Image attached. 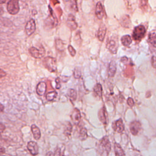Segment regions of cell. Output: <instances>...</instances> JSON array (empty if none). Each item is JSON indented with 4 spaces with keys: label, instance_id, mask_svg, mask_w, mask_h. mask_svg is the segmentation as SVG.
I'll return each mask as SVG.
<instances>
[{
    "label": "cell",
    "instance_id": "cell-42",
    "mask_svg": "<svg viewBox=\"0 0 156 156\" xmlns=\"http://www.w3.org/2000/svg\"></svg>",
    "mask_w": 156,
    "mask_h": 156
},
{
    "label": "cell",
    "instance_id": "cell-9",
    "mask_svg": "<svg viewBox=\"0 0 156 156\" xmlns=\"http://www.w3.org/2000/svg\"><path fill=\"white\" fill-rule=\"evenodd\" d=\"M141 129V125L140 121H134L130 124V130L133 135H136Z\"/></svg>",
    "mask_w": 156,
    "mask_h": 156
},
{
    "label": "cell",
    "instance_id": "cell-41",
    "mask_svg": "<svg viewBox=\"0 0 156 156\" xmlns=\"http://www.w3.org/2000/svg\"><path fill=\"white\" fill-rule=\"evenodd\" d=\"M63 1H68V0H63Z\"/></svg>",
    "mask_w": 156,
    "mask_h": 156
},
{
    "label": "cell",
    "instance_id": "cell-29",
    "mask_svg": "<svg viewBox=\"0 0 156 156\" xmlns=\"http://www.w3.org/2000/svg\"><path fill=\"white\" fill-rule=\"evenodd\" d=\"M73 75L74 77L76 79H79L81 77V69L79 67H76L74 68V72H73Z\"/></svg>",
    "mask_w": 156,
    "mask_h": 156
},
{
    "label": "cell",
    "instance_id": "cell-26",
    "mask_svg": "<svg viewBox=\"0 0 156 156\" xmlns=\"http://www.w3.org/2000/svg\"><path fill=\"white\" fill-rule=\"evenodd\" d=\"M68 95L71 101H74L77 98V93L74 89H69L68 91Z\"/></svg>",
    "mask_w": 156,
    "mask_h": 156
},
{
    "label": "cell",
    "instance_id": "cell-24",
    "mask_svg": "<svg viewBox=\"0 0 156 156\" xmlns=\"http://www.w3.org/2000/svg\"><path fill=\"white\" fill-rule=\"evenodd\" d=\"M55 47L59 51H63L65 49V44L60 39L55 40Z\"/></svg>",
    "mask_w": 156,
    "mask_h": 156
},
{
    "label": "cell",
    "instance_id": "cell-28",
    "mask_svg": "<svg viewBox=\"0 0 156 156\" xmlns=\"http://www.w3.org/2000/svg\"><path fill=\"white\" fill-rule=\"evenodd\" d=\"M87 130L85 128H82L79 132V138L81 140H84L87 138Z\"/></svg>",
    "mask_w": 156,
    "mask_h": 156
},
{
    "label": "cell",
    "instance_id": "cell-30",
    "mask_svg": "<svg viewBox=\"0 0 156 156\" xmlns=\"http://www.w3.org/2000/svg\"><path fill=\"white\" fill-rule=\"evenodd\" d=\"M69 1H70V7H71V9L74 12H77L78 11V8H77V0H70Z\"/></svg>",
    "mask_w": 156,
    "mask_h": 156
},
{
    "label": "cell",
    "instance_id": "cell-38",
    "mask_svg": "<svg viewBox=\"0 0 156 156\" xmlns=\"http://www.w3.org/2000/svg\"><path fill=\"white\" fill-rule=\"evenodd\" d=\"M4 105H3L2 104L0 103V113L4 111Z\"/></svg>",
    "mask_w": 156,
    "mask_h": 156
},
{
    "label": "cell",
    "instance_id": "cell-6",
    "mask_svg": "<svg viewBox=\"0 0 156 156\" xmlns=\"http://www.w3.org/2000/svg\"><path fill=\"white\" fill-rule=\"evenodd\" d=\"M36 29V24L34 19H30L27 21L25 26V32L27 36H30L34 33Z\"/></svg>",
    "mask_w": 156,
    "mask_h": 156
},
{
    "label": "cell",
    "instance_id": "cell-7",
    "mask_svg": "<svg viewBox=\"0 0 156 156\" xmlns=\"http://www.w3.org/2000/svg\"><path fill=\"white\" fill-rule=\"evenodd\" d=\"M99 119L101 122L104 125L106 126L108 124V115L107 112V110L105 107L104 106L102 107L99 111L98 113Z\"/></svg>",
    "mask_w": 156,
    "mask_h": 156
},
{
    "label": "cell",
    "instance_id": "cell-3",
    "mask_svg": "<svg viewBox=\"0 0 156 156\" xmlns=\"http://www.w3.org/2000/svg\"><path fill=\"white\" fill-rule=\"evenodd\" d=\"M7 10L11 15H16L20 11L19 0H9L7 4Z\"/></svg>",
    "mask_w": 156,
    "mask_h": 156
},
{
    "label": "cell",
    "instance_id": "cell-37",
    "mask_svg": "<svg viewBox=\"0 0 156 156\" xmlns=\"http://www.w3.org/2000/svg\"><path fill=\"white\" fill-rule=\"evenodd\" d=\"M5 149L1 146H0V155L4 154L5 153Z\"/></svg>",
    "mask_w": 156,
    "mask_h": 156
},
{
    "label": "cell",
    "instance_id": "cell-40",
    "mask_svg": "<svg viewBox=\"0 0 156 156\" xmlns=\"http://www.w3.org/2000/svg\"><path fill=\"white\" fill-rule=\"evenodd\" d=\"M7 0H0V4H4L6 2Z\"/></svg>",
    "mask_w": 156,
    "mask_h": 156
},
{
    "label": "cell",
    "instance_id": "cell-5",
    "mask_svg": "<svg viewBox=\"0 0 156 156\" xmlns=\"http://www.w3.org/2000/svg\"><path fill=\"white\" fill-rule=\"evenodd\" d=\"M118 48V43L117 37L113 36L112 37L107 43V48L108 51L113 54H116Z\"/></svg>",
    "mask_w": 156,
    "mask_h": 156
},
{
    "label": "cell",
    "instance_id": "cell-19",
    "mask_svg": "<svg viewBox=\"0 0 156 156\" xmlns=\"http://www.w3.org/2000/svg\"><path fill=\"white\" fill-rule=\"evenodd\" d=\"M120 24H121L122 26L129 28L130 27L131 25V21L130 20V17L128 15H124L123 16L121 20H120Z\"/></svg>",
    "mask_w": 156,
    "mask_h": 156
},
{
    "label": "cell",
    "instance_id": "cell-25",
    "mask_svg": "<svg viewBox=\"0 0 156 156\" xmlns=\"http://www.w3.org/2000/svg\"><path fill=\"white\" fill-rule=\"evenodd\" d=\"M57 96V93L55 91L49 92L46 95V99L48 101H53Z\"/></svg>",
    "mask_w": 156,
    "mask_h": 156
},
{
    "label": "cell",
    "instance_id": "cell-18",
    "mask_svg": "<svg viewBox=\"0 0 156 156\" xmlns=\"http://www.w3.org/2000/svg\"><path fill=\"white\" fill-rule=\"evenodd\" d=\"M31 131L32 132V134L34 135V138L36 140H38L41 138L40 130L35 124H32L31 126Z\"/></svg>",
    "mask_w": 156,
    "mask_h": 156
},
{
    "label": "cell",
    "instance_id": "cell-12",
    "mask_svg": "<svg viewBox=\"0 0 156 156\" xmlns=\"http://www.w3.org/2000/svg\"><path fill=\"white\" fill-rule=\"evenodd\" d=\"M66 25L72 30L76 29L77 27V24L76 21L75 17L73 14H69L68 15L66 20Z\"/></svg>",
    "mask_w": 156,
    "mask_h": 156
},
{
    "label": "cell",
    "instance_id": "cell-16",
    "mask_svg": "<svg viewBox=\"0 0 156 156\" xmlns=\"http://www.w3.org/2000/svg\"><path fill=\"white\" fill-rule=\"evenodd\" d=\"M46 91V84L44 82H40L38 83L37 88H36V91L37 93L40 96H43L44 94Z\"/></svg>",
    "mask_w": 156,
    "mask_h": 156
},
{
    "label": "cell",
    "instance_id": "cell-2",
    "mask_svg": "<svg viewBox=\"0 0 156 156\" xmlns=\"http://www.w3.org/2000/svg\"><path fill=\"white\" fill-rule=\"evenodd\" d=\"M44 66L50 72H55L57 69V60L52 57H46L43 60Z\"/></svg>",
    "mask_w": 156,
    "mask_h": 156
},
{
    "label": "cell",
    "instance_id": "cell-11",
    "mask_svg": "<svg viewBox=\"0 0 156 156\" xmlns=\"http://www.w3.org/2000/svg\"><path fill=\"white\" fill-rule=\"evenodd\" d=\"M95 14L99 20H102L105 15L103 5L101 2H97L95 7Z\"/></svg>",
    "mask_w": 156,
    "mask_h": 156
},
{
    "label": "cell",
    "instance_id": "cell-36",
    "mask_svg": "<svg viewBox=\"0 0 156 156\" xmlns=\"http://www.w3.org/2000/svg\"><path fill=\"white\" fill-rule=\"evenodd\" d=\"M5 129V126L1 122H0V133H2Z\"/></svg>",
    "mask_w": 156,
    "mask_h": 156
},
{
    "label": "cell",
    "instance_id": "cell-20",
    "mask_svg": "<svg viewBox=\"0 0 156 156\" xmlns=\"http://www.w3.org/2000/svg\"><path fill=\"white\" fill-rule=\"evenodd\" d=\"M121 41L124 46L129 47L132 42V38L130 35H124L121 37Z\"/></svg>",
    "mask_w": 156,
    "mask_h": 156
},
{
    "label": "cell",
    "instance_id": "cell-39",
    "mask_svg": "<svg viewBox=\"0 0 156 156\" xmlns=\"http://www.w3.org/2000/svg\"><path fill=\"white\" fill-rule=\"evenodd\" d=\"M3 13H4V10H3V9L2 7H0V16L1 15H2Z\"/></svg>",
    "mask_w": 156,
    "mask_h": 156
},
{
    "label": "cell",
    "instance_id": "cell-15",
    "mask_svg": "<svg viewBox=\"0 0 156 156\" xmlns=\"http://www.w3.org/2000/svg\"><path fill=\"white\" fill-rule=\"evenodd\" d=\"M106 31H107L106 26L104 24H102L100 26V27L98 29V34H97V37L99 41H102L104 40L105 36Z\"/></svg>",
    "mask_w": 156,
    "mask_h": 156
},
{
    "label": "cell",
    "instance_id": "cell-31",
    "mask_svg": "<svg viewBox=\"0 0 156 156\" xmlns=\"http://www.w3.org/2000/svg\"><path fill=\"white\" fill-rule=\"evenodd\" d=\"M68 50L71 56H74L76 54V51L74 49V48L71 45H69L68 47Z\"/></svg>",
    "mask_w": 156,
    "mask_h": 156
},
{
    "label": "cell",
    "instance_id": "cell-13",
    "mask_svg": "<svg viewBox=\"0 0 156 156\" xmlns=\"http://www.w3.org/2000/svg\"><path fill=\"white\" fill-rule=\"evenodd\" d=\"M29 52L32 57L35 58H40L44 54V51H41L35 47L32 46L29 49Z\"/></svg>",
    "mask_w": 156,
    "mask_h": 156
},
{
    "label": "cell",
    "instance_id": "cell-17",
    "mask_svg": "<svg viewBox=\"0 0 156 156\" xmlns=\"http://www.w3.org/2000/svg\"><path fill=\"white\" fill-rule=\"evenodd\" d=\"M116 71V62L112 60L110 62L108 69V74L110 77H113Z\"/></svg>",
    "mask_w": 156,
    "mask_h": 156
},
{
    "label": "cell",
    "instance_id": "cell-10",
    "mask_svg": "<svg viewBox=\"0 0 156 156\" xmlns=\"http://www.w3.org/2000/svg\"><path fill=\"white\" fill-rule=\"evenodd\" d=\"M112 127L115 132L118 133H122L124 130V125L122 120L121 119H119L114 121L112 124Z\"/></svg>",
    "mask_w": 156,
    "mask_h": 156
},
{
    "label": "cell",
    "instance_id": "cell-8",
    "mask_svg": "<svg viewBox=\"0 0 156 156\" xmlns=\"http://www.w3.org/2000/svg\"><path fill=\"white\" fill-rule=\"evenodd\" d=\"M27 147L31 155H37L38 154V146L37 143L33 141H30L28 142L27 144Z\"/></svg>",
    "mask_w": 156,
    "mask_h": 156
},
{
    "label": "cell",
    "instance_id": "cell-4",
    "mask_svg": "<svg viewBox=\"0 0 156 156\" xmlns=\"http://www.w3.org/2000/svg\"><path fill=\"white\" fill-rule=\"evenodd\" d=\"M146 30L143 25H139L136 26L132 33V37L135 40H141L146 34Z\"/></svg>",
    "mask_w": 156,
    "mask_h": 156
},
{
    "label": "cell",
    "instance_id": "cell-34",
    "mask_svg": "<svg viewBox=\"0 0 156 156\" xmlns=\"http://www.w3.org/2000/svg\"><path fill=\"white\" fill-rule=\"evenodd\" d=\"M6 74H7L6 72L4 71L3 69L0 68V79H1L2 77H4L6 76Z\"/></svg>",
    "mask_w": 156,
    "mask_h": 156
},
{
    "label": "cell",
    "instance_id": "cell-14",
    "mask_svg": "<svg viewBox=\"0 0 156 156\" xmlns=\"http://www.w3.org/2000/svg\"><path fill=\"white\" fill-rule=\"evenodd\" d=\"M71 118L73 122L76 125H77L80 122V119H81V115H80V111L77 108H74L73 110L71 115Z\"/></svg>",
    "mask_w": 156,
    "mask_h": 156
},
{
    "label": "cell",
    "instance_id": "cell-1",
    "mask_svg": "<svg viewBox=\"0 0 156 156\" xmlns=\"http://www.w3.org/2000/svg\"><path fill=\"white\" fill-rule=\"evenodd\" d=\"M99 149L100 151V154L108 155L109 152L111 150V144L107 136L103 137L99 141Z\"/></svg>",
    "mask_w": 156,
    "mask_h": 156
},
{
    "label": "cell",
    "instance_id": "cell-22",
    "mask_svg": "<svg viewBox=\"0 0 156 156\" xmlns=\"http://www.w3.org/2000/svg\"><path fill=\"white\" fill-rule=\"evenodd\" d=\"M93 91L96 96L99 98H102V87L100 83H97L93 89Z\"/></svg>",
    "mask_w": 156,
    "mask_h": 156
},
{
    "label": "cell",
    "instance_id": "cell-33",
    "mask_svg": "<svg viewBox=\"0 0 156 156\" xmlns=\"http://www.w3.org/2000/svg\"><path fill=\"white\" fill-rule=\"evenodd\" d=\"M151 64L152 66L156 69V57L152 56L151 58Z\"/></svg>",
    "mask_w": 156,
    "mask_h": 156
},
{
    "label": "cell",
    "instance_id": "cell-27",
    "mask_svg": "<svg viewBox=\"0 0 156 156\" xmlns=\"http://www.w3.org/2000/svg\"><path fill=\"white\" fill-rule=\"evenodd\" d=\"M71 131H72V125L69 122H67V124L65 126V128L64 130L65 135L67 136H69L71 135Z\"/></svg>",
    "mask_w": 156,
    "mask_h": 156
},
{
    "label": "cell",
    "instance_id": "cell-23",
    "mask_svg": "<svg viewBox=\"0 0 156 156\" xmlns=\"http://www.w3.org/2000/svg\"><path fill=\"white\" fill-rule=\"evenodd\" d=\"M149 42L155 48H156V34L154 32H151L148 36Z\"/></svg>",
    "mask_w": 156,
    "mask_h": 156
},
{
    "label": "cell",
    "instance_id": "cell-32",
    "mask_svg": "<svg viewBox=\"0 0 156 156\" xmlns=\"http://www.w3.org/2000/svg\"><path fill=\"white\" fill-rule=\"evenodd\" d=\"M127 104L130 107H132L134 105V101L133 100V99L132 98H129L127 100Z\"/></svg>",
    "mask_w": 156,
    "mask_h": 156
},
{
    "label": "cell",
    "instance_id": "cell-35",
    "mask_svg": "<svg viewBox=\"0 0 156 156\" xmlns=\"http://www.w3.org/2000/svg\"><path fill=\"white\" fill-rule=\"evenodd\" d=\"M55 82H56V87H56L57 89H59V88H60V87H61V85H60V80H59L58 77H57V78L56 79Z\"/></svg>",
    "mask_w": 156,
    "mask_h": 156
},
{
    "label": "cell",
    "instance_id": "cell-21",
    "mask_svg": "<svg viewBox=\"0 0 156 156\" xmlns=\"http://www.w3.org/2000/svg\"><path fill=\"white\" fill-rule=\"evenodd\" d=\"M114 151L115 155H125L123 149L118 143H115L114 144Z\"/></svg>",
    "mask_w": 156,
    "mask_h": 156
}]
</instances>
